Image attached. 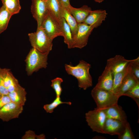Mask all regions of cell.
I'll return each mask as SVG.
<instances>
[{"label":"cell","mask_w":139,"mask_h":139,"mask_svg":"<svg viewBox=\"0 0 139 139\" xmlns=\"http://www.w3.org/2000/svg\"><path fill=\"white\" fill-rule=\"evenodd\" d=\"M91 94L95 102L97 108L103 110L118 104L120 97L111 91L98 89L94 87Z\"/></svg>","instance_id":"obj_3"},{"label":"cell","mask_w":139,"mask_h":139,"mask_svg":"<svg viewBox=\"0 0 139 139\" xmlns=\"http://www.w3.org/2000/svg\"><path fill=\"white\" fill-rule=\"evenodd\" d=\"M40 27L53 40L57 37L63 36L61 25L49 12L43 19Z\"/></svg>","instance_id":"obj_6"},{"label":"cell","mask_w":139,"mask_h":139,"mask_svg":"<svg viewBox=\"0 0 139 139\" xmlns=\"http://www.w3.org/2000/svg\"><path fill=\"white\" fill-rule=\"evenodd\" d=\"M132 60L126 59L121 55H116L107 60L106 65L114 75L123 70Z\"/></svg>","instance_id":"obj_14"},{"label":"cell","mask_w":139,"mask_h":139,"mask_svg":"<svg viewBox=\"0 0 139 139\" xmlns=\"http://www.w3.org/2000/svg\"><path fill=\"white\" fill-rule=\"evenodd\" d=\"M27 92L21 86L14 91L10 93L8 96L11 102L23 106L26 101Z\"/></svg>","instance_id":"obj_20"},{"label":"cell","mask_w":139,"mask_h":139,"mask_svg":"<svg viewBox=\"0 0 139 139\" xmlns=\"http://www.w3.org/2000/svg\"><path fill=\"white\" fill-rule=\"evenodd\" d=\"M127 122L126 123L113 119L107 118L104 127V134L120 136L123 132Z\"/></svg>","instance_id":"obj_11"},{"label":"cell","mask_w":139,"mask_h":139,"mask_svg":"<svg viewBox=\"0 0 139 139\" xmlns=\"http://www.w3.org/2000/svg\"><path fill=\"white\" fill-rule=\"evenodd\" d=\"M61 16L65 20L70 26L72 33V38L76 34L78 29V23L67 9L62 4Z\"/></svg>","instance_id":"obj_21"},{"label":"cell","mask_w":139,"mask_h":139,"mask_svg":"<svg viewBox=\"0 0 139 139\" xmlns=\"http://www.w3.org/2000/svg\"><path fill=\"white\" fill-rule=\"evenodd\" d=\"M45 2L47 1L48 0H43Z\"/></svg>","instance_id":"obj_35"},{"label":"cell","mask_w":139,"mask_h":139,"mask_svg":"<svg viewBox=\"0 0 139 139\" xmlns=\"http://www.w3.org/2000/svg\"><path fill=\"white\" fill-rule=\"evenodd\" d=\"M31 11L37 21V28L40 27L42 21L48 13L46 2L43 0H32Z\"/></svg>","instance_id":"obj_10"},{"label":"cell","mask_w":139,"mask_h":139,"mask_svg":"<svg viewBox=\"0 0 139 139\" xmlns=\"http://www.w3.org/2000/svg\"><path fill=\"white\" fill-rule=\"evenodd\" d=\"M23 110V106L11 102L0 109V119L7 122L18 118Z\"/></svg>","instance_id":"obj_9"},{"label":"cell","mask_w":139,"mask_h":139,"mask_svg":"<svg viewBox=\"0 0 139 139\" xmlns=\"http://www.w3.org/2000/svg\"><path fill=\"white\" fill-rule=\"evenodd\" d=\"M20 86L18 80L14 76L10 69L0 68V87H4L9 93Z\"/></svg>","instance_id":"obj_8"},{"label":"cell","mask_w":139,"mask_h":139,"mask_svg":"<svg viewBox=\"0 0 139 139\" xmlns=\"http://www.w3.org/2000/svg\"><path fill=\"white\" fill-rule=\"evenodd\" d=\"M66 104L69 105L72 104L70 102H63L61 100L60 97H56L54 100L50 104L44 105L43 108L47 113H52L54 109L59 105L62 104Z\"/></svg>","instance_id":"obj_25"},{"label":"cell","mask_w":139,"mask_h":139,"mask_svg":"<svg viewBox=\"0 0 139 139\" xmlns=\"http://www.w3.org/2000/svg\"><path fill=\"white\" fill-rule=\"evenodd\" d=\"M107 13L105 10L91 11L83 23L96 28L100 26L105 20Z\"/></svg>","instance_id":"obj_13"},{"label":"cell","mask_w":139,"mask_h":139,"mask_svg":"<svg viewBox=\"0 0 139 139\" xmlns=\"http://www.w3.org/2000/svg\"><path fill=\"white\" fill-rule=\"evenodd\" d=\"M31 46L43 53H49L52 49L53 40L50 38L41 27L37 28L36 32L28 34Z\"/></svg>","instance_id":"obj_4"},{"label":"cell","mask_w":139,"mask_h":139,"mask_svg":"<svg viewBox=\"0 0 139 139\" xmlns=\"http://www.w3.org/2000/svg\"><path fill=\"white\" fill-rule=\"evenodd\" d=\"M12 15L5 6L3 5L0 9V34L7 28Z\"/></svg>","instance_id":"obj_23"},{"label":"cell","mask_w":139,"mask_h":139,"mask_svg":"<svg viewBox=\"0 0 139 139\" xmlns=\"http://www.w3.org/2000/svg\"><path fill=\"white\" fill-rule=\"evenodd\" d=\"M62 5L66 8H67L70 5V0H59Z\"/></svg>","instance_id":"obj_32"},{"label":"cell","mask_w":139,"mask_h":139,"mask_svg":"<svg viewBox=\"0 0 139 139\" xmlns=\"http://www.w3.org/2000/svg\"><path fill=\"white\" fill-rule=\"evenodd\" d=\"M51 86L54 89L56 97H60L62 91L61 86L63 82V79L60 77H56L51 81Z\"/></svg>","instance_id":"obj_27"},{"label":"cell","mask_w":139,"mask_h":139,"mask_svg":"<svg viewBox=\"0 0 139 139\" xmlns=\"http://www.w3.org/2000/svg\"><path fill=\"white\" fill-rule=\"evenodd\" d=\"M3 95L0 92V98Z\"/></svg>","instance_id":"obj_34"},{"label":"cell","mask_w":139,"mask_h":139,"mask_svg":"<svg viewBox=\"0 0 139 139\" xmlns=\"http://www.w3.org/2000/svg\"><path fill=\"white\" fill-rule=\"evenodd\" d=\"M119 139H134L135 138L131 130L129 124L128 122L126 124L125 129L123 133L118 136Z\"/></svg>","instance_id":"obj_28"},{"label":"cell","mask_w":139,"mask_h":139,"mask_svg":"<svg viewBox=\"0 0 139 139\" xmlns=\"http://www.w3.org/2000/svg\"><path fill=\"white\" fill-rule=\"evenodd\" d=\"M22 139H44L45 136L44 134L39 135H36L35 132L32 130H29L25 132L22 137Z\"/></svg>","instance_id":"obj_30"},{"label":"cell","mask_w":139,"mask_h":139,"mask_svg":"<svg viewBox=\"0 0 139 139\" xmlns=\"http://www.w3.org/2000/svg\"><path fill=\"white\" fill-rule=\"evenodd\" d=\"M139 83L138 79L130 70L124 78L117 94L120 97Z\"/></svg>","instance_id":"obj_17"},{"label":"cell","mask_w":139,"mask_h":139,"mask_svg":"<svg viewBox=\"0 0 139 139\" xmlns=\"http://www.w3.org/2000/svg\"><path fill=\"white\" fill-rule=\"evenodd\" d=\"M3 5L12 15L18 13L21 6L19 0H1Z\"/></svg>","instance_id":"obj_24"},{"label":"cell","mask_w":139,"mask_h":139,"mask_svg":"<svg viewBox=\"0 0 139 139\" xmlns=\"http://www.w3.org/2000/svg\"><path fill=\"white\" fill-rule=\"evenodd\" d=\"M85 116L88 124L93 132L104 134V127L107 117L103 110L96 108L86 113Z\"/></svg>","instance_id":"obj_5"},{"label":"cell","mask_w":139,"mask_h":139,"mask_svg":"<svg viewBox=\"0 0 139 139\" xmlns=\"http://www.w3.org/2000/svg\"><path fill=\"white\" fill-rule=\"evenodd\" d=\"M104 0H94L96 2L100 3L102 2Z\"/></svg>","instance_id":"obj_33"},{"label":"cell","mask_w":139,"mask_h":139,"mask_svg":"<svg viewBox=\"0 0 139 139\" xmlns=\"http://www.w3.org/2000/svg\"><path fill=\"white\" fill-rule=\"evenodd\" d=\"M123 95L130 97L136 102L139 107V83L132 89L126 92Z\"/></svg>","instance_id":"obj_26"},{"label":"cell","mask_w":139,"mask_h":139,"mask_svg":"<svg viewBox=\"0 0 139 139\" xmlns=\"http://www.w3.org/2000/svg\"><path fill=\"white\" fill-rule=\"evenodd\" d=\"M62 29L64 42L67 46L68 48H73L72 33L70 28L63 18H62L61 25Z\"/></svg>","instance_id":"obj_22"},{"label":"cell","mask_w":139,"mask_h":139,"mask_svg":"<svg viewBox=\"0 0 139 139\" xmlns=\"http://www.w3.org/2000/svg\"><path fill=\"white\" fill-rule=\"evenodd\" d=\"M65 70L69 75H71L77 79L79 87L84 90L91 87L92 79L90 72L91 65L85 61L81 60L75 66L66 64Z\"/></svg>","instance_id":"obj_1"},{"label":"cell","mask_w":139,"mask_h":139,"mask_svg":"<svg viewBox=\"0 0 139 139\" xmlns=\"http://www.w3.org/2000/svg\"><path fill=\"white\" fill-rule=\"evenodd\" d=\"M94 28L83 23H78L76 34L72 37L73 48L81 49L85 46Z\"/></svg>","instance_id":"obj_7"},{"label":"cell","mask_w":139,"mask_h":139,"mask_svg":"<svg viewBox=\"0 0 139 139\" xmlns=\"http://www.w3.org/2000/svg\"><path fill=\"white\" fill-rule=\"evenodd\" d=\"M103 110L107 118L113 119L126 123L128 122L125 113L118 104Z\"/></svg>","instance_id":"obj_15"},{"label":"cell","mask_w":139,"mask_h":139,"mask_svg":"<svg viewBox=\"0 0 139 139\" xmlns=\"http://www.w3.org/2000/svg\"><path fill=\"white\" fill-rule=\"evenodd\" d=\"M114 74L110 68L106 66L102 74L99 77L96 88L111 91L113 84Z\"/></svg>","instance_id":"obj_12"},{"label":"cell","mask_w":139,"mask_h":139,"mask_svg":"<svg viewBox=\"0 0 139 139\" xmlns=\"http://www.w3.org/2000/svg\"><path fill=\"white\" fill-rule=\"evenodd\" d=\"M49 12L61 25L62 17L61 10L62 4L59 0H48L46 2Z\"/></svg>","instance_id":"obj_18"},{"label":"cell","mask_w":139,"mask_h":139,"mask_svg":"<svg viewBox=\"0 0 139 139\" xmlns=\"http://www.w3.org/2000/svg\"><path fill=\"white\" fill-rule=\"evenodd\" d=\"M130 68L129 63L123 70L114 74L113 84L111 91L114 93L117 94L123 81L129 72Z\"/></svg>","instance_id":"obj_19"},{"label":"cell","mask_w":139,"mask_h":139,"mask_svg":"<svg viewBox=\"0 0 139 139\" xmlns=\"http://www.w3.org/2000/svg\"><path fill=\"white\" fill-rule=\"evenodd\" d=\"M11 102L8 95H3L0 98V109L6 104Z\"/></svg>","instance_id":"obj_31"},{"label":"cell","mask_w":139,"mask_h":139,"mask_svg":"<svg viewBox=\"0 0 139 139\" xmlns=\"http://www.w3.org/2000/svg\"><path fill=\"white\" fill-rule=\"evenodd\" d=\"M67 8L78 23H83L92 11L91 8L87 5L76 8L70 5Z\"/></svg>","instance_id":"obj_16"},{"label":"cell","mask_w":139,"mask_h":139,"mask_svg":"<svg viewBox=\"0 0 139 139\" xmlns=\"http://www.w3.org/2000/svg\"><path fill=\"white\" fill-rule=\"evenodd\" d=\"M131 71L133 74L139 80V57L132 59L129 62Z\"/></svg>","instance_id":"obj_29"},{"label":"cell","mask_w":139,"mask_h":139,"mask_svg":"<svg viewBox=\"0 0 139 139\" xmlns=\"http://www.w3.org/2000/svg\"><path fill=\"white\" fill-rule=\"evenodd\" d=\"M49 53H41L33 47L31 49L25 60L26 71L28 75L40 69L47 67Z\"/></svg>","instance_id":"obj_2"}]
</instances>
